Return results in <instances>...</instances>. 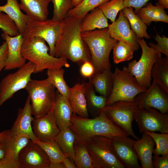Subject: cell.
<instances>
[{"mask_svg": "<svg viewBox=\"0 0 168 168\" xmlns=\"http://www.w3.org/2000/svg\"><path fill=\"white\" fill-rule=\"evenodd\" d=\"M0 168H19L17 161L5 157L0 159Z\"/></svg>", "mask_w": 168, "mask_h": 168, "instance_id": "c3c4849f", "label": "cell"}, {"mask_svg": "<svg viewBox=\"0 0 168 168\" xmlns=\"http://www.w3.org/2000/svg\"><path fill=\"white\" fill-rule=\"evenodd\" d=\"M82 36L89 49L94 74L110 70V54L118 41L110 36L108 28L82 32Z\"/></svg>", "mask_w": 168, "mask_h": 168, "instance_id": "277c9868", "label": "cell"}, {"mask_svg": "<svg viewBox=\"0 0 168 168\" xmlns=\"http://www.w3.org/2000/svg\"><path fill=\"white\" fill-rule=\"evenodd\" d=\"M88 78L96 92L107 98L113 86V72L110 70H105L94 73Z\"/></svg>", "mask_w": 168, "mask_h": 168, "instance_id": "d4e9b609", "label": "cell"}, {"mask_svg": "<svg viewBox=\"0 0 168 168\" xmlns=\"http://www.w3.org/2000/svg\"><path fill=\"white\" fill-rule=\"evenodd\" d=\"M8 54V46L5 41L0 45V74L6 65Z\"/></svg>", "mask_w": 168, "mask_h": 168, "instance_id": "bcb514c9", "label": "cell"}, {"mask_svg": "<svg viewBox=\"0 0 168 168\" xmlns=\"http://www.w3.org/2000/svg\"><path fill=\"white\" fill-rule=\"evenodd\" d=\"M18 68L5 77L0 82V107L16 92L25 88L34 73L35 66L28 61Z\"/></svg>", "mask_w": 168, "mask_h": 168, "instance_id": "30bf717a", "label": "cell"}, {"mask_svg": "<svg viewBox=\"0 0 168 168\" xmlns=\"http://www.w3.org/2000/svg\"><path fill=\"white\" fill-rule=\"evenodd\" d=\"M21 49L22 56L34 65V73L46 69H58L69 68L67 59L50 55L49 48L43 39L36 36H23Z\"/></svg>", "mask_w": 168, "mask_h": 168, "instance_id": "3957f363", "label": "cell"}, {"mask_svg": "<svg viewBox=\"0 0 168 168\" xmlns=\"http://www.w3.org/2000/svg\"><path fill=\"white\" fill-rule=\"evenodd\" d=\"M83 143L88 149L95 168H124L114 151L111 139L96 136Z\"/></svg>", "mask_w": 168, "mask_h": 168, "instance_id": "8992f818", "label": "cell"}, {"mask_svg": "<svg viewBox=\"0 0 168 168\" xmlns=\"http://www.w3.org/2000/svg\"><path fill=\"white\" fill-rule=\"evenodd\" d=\"M53 5V16L51 19L61 22L67 16L68 11L74 7L72 0H51Z\"/></svg>", "mask_w": 168, "mask_h": 168, "instance_id": "74e56055", "label": "cell"}, {"mask_svg": "<svg viewBox=\"0 0 168 168\" xmlns=\"http://www.w3.org/2000/svg\"><path fill=\"white\" fill-rule=\"evenodd\" d=\"M150 0H124L125 7H131L135 9L134 13L137 14L138 10L144 7Z\"/></svg>", "mask_w": 168, "mask_h": 168, "instance_id": "f6af8a7d", "label": "cell"}, {"mask_svg": "<svg viewBox=\"0 0 168 168\" xmlns=\"http://www.w3.org/2000/svg\"><path fill=\"white\" fill-rule=\"evenodd\" d=\"M142 133L140 139L135 140L134 149L140 161L141 168H153L152 157L155 142L150 135Z\"/></svg>", "mask_w": 168, "mask_h": 168, "instance_id": "44dd1931", "label": "cell"}, {"mask_svg": "<svg viewBox=\"0 0 168 168\" xmlns=\"http://www.w3.org/2000/svg\"><path fill=\"white\" fill-rule=\"evenodd\" d=\"M83 0H72V4L74 7L77 6L80 4Z\"/></svg>", "mask_w": 168, "mask_h": 168, "instance_id": "f5cc1de1", "label": "cell"}, {"mask_svg": "<svg viewBox=\"0 0 168 168\" xmlns=\"http://www.w3.org/2000/svg\"><path fill=\"white\" fill-rule=\"evenodd\" d=\"M82 21L67 16L61 22L54 52V57L68 59L79 66L86 61L91 63L89 49L82 36Z\"/></svg>", "mask_w": 168, "mask_h": 168, "instance_id": "6da1fadb", "label": "cell"}, {"mask_svg": "<svg viewBox=\"0 0 168 168\" xmlns=\"http://www.w3.org/2000/svg\"><path fill=\"white\" fill-rule=\"evenodd\" d=\"M0 29L11 36L19 34L17 28L13 20L6 14L0 11Z\"/></svg>", "mask_w": 168, "mask_h": 168, "instance_id": "60d3db41", "label": "cell"}, {"mask_svg": "<svg viewBox=\"0 0 168 168\" xmlns=\"http://www.w3.org/2000/svg\"><path fill=\"white\" fill-rule=\"evenodd\" d=\"M71 122L69 128L75 136L74 143H83L96 136L130 142L135 140L115 126L102 111L92 119L83 117L73 113Z\"/></svg>", "mask_w": 168, "mask_h": 168, "instance_id": "7a4b0ae2", "label": "cell"}, {"mask_svg": "<svg viewBox=\"0 0 168 168\" xmlns=\"http://www.w3.org/2000/svg\"><path fill=\"white\" fill-rule=\"evenodd\" d=\"M62 162L65 168H77L75 163L68 156L65 157Z\"/></svg>", "mask_w": 168, "mask_h": 168, "instance_id": "681fc988", "label": "cell"}, {"mask_svg": "<svg viewBox=\"0 0 168 168\" xmlns=\"http://www.w3.org/2000/svg\"><path fill=\"white\" fill-rule=\"evenodd\" d=\"M25 89L28 94L32 114L35 118L53 112L55 88L47 78L41 80L31 79Z\"/></svg>", "mask_w": 168, "mask_h": 168, "instance_id": "5b68a950", "label": "cell"}, {"mask_svg": "<svg viewBox=\"0 0 168 168\" xmlns=\"http://www.w3.org/2000/svg\"><path fill=\"white\" fill-rule=\"evenodd\" d=\"M20 7L32 20H47L49 15L48 6L51 0H20Z\"/></svg>", "mask_w": 168, "mask_h": 168, "instance_id": "7402d4cb", "label": "cell"}, {"mask_svg": "<svg viewBox=\"0 0 168 168\" xmlns=\"http://www.w3.org/2000/svg\"><path fill=\"white\" fill-rule=\"evenodd\" d=\"M73 161L77 168H95L88 149L84 143L74 144Z\"/></svg>", "mask_w": 168, "mask_h": 168, "instance_id": "836d02e7", "label": "cell"}, {"mask_svg": "<svg viewBox=\"0 0 168 168\" xmlns=\"http://www.w3.org/2000/svg\"><path fill=\"white\" fill-rule=\"evenodd\" d=\"M124 0H109L98 6L107 19L112 23L115 21L117 14L125 7Z\"/></svg>", "mask_w": 168, "mask_h": 168, "instance_id": "8d00e7d4", "label": "cell"}, {"mask_svg": "<svg viewBox=\"0 0 168 168\" xmlns=\"http://www.w3.org/2000/svg\"><path fill=\"white\" fill-rule=\"evenodd\" d=\"M109 0H83L78 5L70 10L67 16L82 21L86 15L95 8Z\"/></svg>", "mask_w": 168, "mask_h": 168, "instance_id": "d590c367", "label": "cell"}, {"mask_svg": "<svg viewBox=\"0 0 168 168\" xmlns=\"http://www.w3.org/2000/svg\"><path fill=\"white\" fill-rule=\"evenodd\" d=\"M32 126L35 136L38 140L42 142L54 140L60 131L53 112L41 117L34 118Z\"/></svg>", "mask_w": 168, "mask_h": 168, "instance_id": "e0dca14e", "label": "cell"}, {"mask_svg": "<svg viewBox=\"0 0 168 168\" xmlns=\"http://www.w3.org/2000/svg\"><path fill=\"white\" fill-rule=\"evenodd\" d=\"M145 6L140 8L136 14L146 25L150 26L152 21L168 23V16L164 8L158 5L154 6L150 2Z\"/></svg>", "mask_w": 168, "mask_h": 168, "instance_id": "484cf974", "label": "cell"}, {"mask_svg": "<svg viewBox=\"0 0 168 168\" xmlns=\"http://www.w3.org/2000/svg\"><path fill=\"white\" fill-rule=\"evenodd\" d=\"M34 118L32 116L30 100L28 96L24 107L18 110L16 119L9 130L10 135H25L33 141L37 140L32 128V123Z\"/></svg>", "mask_w": 168, "mask_h": 168, "instance_id": "2e32d148", "label": "cell"}, {"mask_svg": "<svg viewBox=\"0 0 168 168\" xmlns=\"http://www.w3.org/2000/svg\"><path fill=\"white\" fill-rule=\"evenodd\" d=\"M30 140L25 135H9L7 139L4 157L17 161L19 153Z\"/></svg>", "mask_w": 168, "mask_h": 168, "instance_id": "f546056e", "label": "cell"}, {"mask_svg": "<svg viewBox=\"0 0 168 168\" xmlns=\"http://www.w3.org/2000/svg\"><path fill=\"white\" fill-rule=\"evenodd\" d=\"M157 43L150 42L148 45L156 52L163 54L168 57V38L164 35L161 36L156 32L154 37Z\"/></svg>", "mask_w": 168, "mask_h": 168, "instance_id": "b9f144b4", "label": "cell"}, {"mask_svg": "<svg viewBox=\"0 0 168 168\" xmlns=\"http://www.w3.org/2000/svg\"><path fill=\"white\" fill-rule=\"evenodd\" d=\"M122 10L128 20L131 29L137 37H144L147 39L151 38L150 36L147 32V25L137 14L134 13L132 7H125Z\"/></svg>", "mask_w": 168, "mask_h": 168, "instance_id": "4dcf8cb0", "label": "cell"}, {"mask_svg": "<svg viewBox=\"0 0 168 168\" xmlns=\"http://www.w3.org/2000/svg\"><path fill=\"white\" fill-rule=\"evenodd\" d=\"M61 22L52 19L39 21L32 20L27 24L23 36H36L44 39L49 48V54L54 56L55 44L61 31Z\"/></svg>", "mask_w": 168, "mask_h": 168, "instance_id": "8fae6325", "label": "cell"}, {"mask_svg": "<svg viewBox=\"0 0 168 168\" xmlns=\"http://www.w3.org/2000/svg\"><path fill=\"white\" fill-rule=\"evenodd\" d=\"M156 5H158L164 8H168V0H158Z\"/></svg>", "mask_w": 168, "mask_h": 168, "instance_id": "816d5d0a", "label": "cell"}, {"mask_svg": "<svg viewBox=\"0 0 168 168\" xmlns=\"http://www.w3.org/2000/svg\"><path fill=\"white\" fill-rule=\"evenodd\" d=\"M138 107L135 101H118L106 105L101 111L118 128L137 140L139 138L133 131L132 123Z\"/></svg>", "mask_w": 168, "mask_h": 168, "instance_id": "9c48e42d", "label": "cell"}, {"mask_svg": "<svg viewBox=\"0 0 168 168\" xmlns=\"http://www.w3.org/2000/svg\"><path fill=\"white\" fill-rule=\"evenodd\" d=\"M108 29V33L112 38L124 43L134 52L140 48L137 36L131 29L128 20L122 10L120 11L118 19L109 25Z\"/></svg>", "mask_w": 168, "mask_h": 168, "instance_id": "9a60e30c", "label": "cell"}, {"mask_svg": "<svg viewBox=\"0 0 168 168\" xmlns=\"http://www.w3.org/2000/svg\"><path fill=\"white\" fill-rule=\"evenodd\" d=\"M154 140L156 145L153 154L156 156H165L168 154V133H158L155 132H147Z\"/></svg>", "mask_w": 168, "mask_h": 168, "instance_id": "ab89813d", "label": "cell"}, {"mask_svg": "<svg viewBox=\"0 0 168 168\" xmlns=\"http://www.w3.org/2000/svg\"><path fill=\"white\" fill-rule=\"evenodd\" d=\"M21 10L17 0H7L5 4L0 6V11L4 12L13 20L19 34L23 35L27 24L32 20Z\"/></svg>", "mask_w": 168, "mask_h": 168, "instance_id": "603a6c76", "label": "cell"}, {"mask_svg": "<svg viewBox=\"0 0 168 168\" xmlns=\"http://www.w3.org/2000/svg\"><path fill=\"white\" fill-rule=\"evenodd\" d=\"M53 113L59 131L70 127L73 113L72 109L68 100L57 91H55Z\"/></svg>", "mask_w": 168, "mask_h": 168, "instance_id": "ffe728a7", "label": "cell"}, {"mask_svg": "<svg viewBox=\"0 0 168 168\" xmlns=\"http://www.w3.org/2000/svg\"><path fill=\"white\" fill-rule=\"evenodd\" d=\"M19 168H48L51 162L43 149L30 140L19 152Z\"/></svg>", "mask_w": 168, "mask_h": 168, "instance_id": "5bb4252c", "label": "cell"}, {"mask_svg": "<svg viewBox=\"0 0 168 168\" xmlns=\"http://www.w3.org/2000/svg\"><path fill=\"white\" fill-rule=\"evenodd\" d=\"M64 70L62 68L48 69L47 78L56 88L57 91L68 100L70 96V87L67 85L64 78Z\"/></svg>", "mask_w": 168, "mask_h": 168, "instance_id": "1f68e13d", "label": "cell"}, {"mask_svg": "<svg viewBox=\"0 0 168 168\" xmlns=\"http://www.w3.org/2000/svg\"><path fill=\"white\" fill-rule=\"evenodd\" d=\"M1 37L7 42L8 48V57L4 69L9 70L22 66L26 60L22 56L21 52L23 35L19 34L16 36H11L3 32Z\"/></svg>", "mask_w": 168, "mask_h": 168, "instance_id": "ac0fdd59", "label": "cell"}, {"mask_svg": "<svg viewBox=\"0 0 168 168\" xmlns=\"http://www.w3.org/2000/svg\"><path fill=\"white\" fill-rule=\"evenodd\" d=\"M134 119L140 133L156 131L168 133V114L160 112L154 108H144L138 106Z\"/></svg>", "mask_w": 168, "mask_h": 168, "instance_id": "7c38bea8", "label": "cell"}, {"mask_svg": "<svg viewBox=\"0 0 168 168\" xmlns=\"http://www.w3.org/2000/svg\"><path fill=\"white\" fill-rule=\"evenodd\" d=\"M151 75L153 80L168 92V57L161 58L154 63Z\"/></svg>", "mask_w": 168, "mask_h": 168, "instance_id": "83f0119b", "label": "cell"}, {"mask_svg": "<svg viewBox=\"0 0 168 168\" xmlns=\"http://www.w3.org/2000/svg\"><path fill=\"white\" fill-rule=\"evenodd\" d=\"M48 168H65L62 162L56 163H51Z\"/></svg>", "mask_w": 168, "mask_h": 168, "instance_id": "f907efd6", "label": "cell"}, {"mask_svg": "<svg viewBox=\"0 0 168 168\" xmlns=\"http://www.w3.org/2000/svg\"><path fill=\"white\" fill-rule=\"evenodd\" d=\"M73 113L84 118H89L83 83H77L70 87L68 99Z\"/></svg>", "mask_w": 168, "mask_h": 168, "instance_id": "cb8c5ba5", "label": "cell"}, {"mask_svg": "<svg viewBox=\"0 0 168 168\" xmlns=\"http://www.w3.org/2000/svg\"><path fill=\"white\" fill-rule=\"evenodd\" d=\"M109 26L107 18L98 7L85 16L82 21L81 30L83 32L108 28Z\"/></svg>", "mask_w": 168, "mask_h": 168, "instance_id": "4316f807", "label": "cell"}, {"mask_svg": "<svg viewBox=\"0 0 168 168\" xmlns=\"http://www.w3.org/2000/svg\"><path fill=\"white\" fill-rule=\"evenodd\" d=\"M54 140L63 152L73 162L75 136L70 128L68 127L60 131Z\"/></svg>", "mask_w": 168, "mask_h": 168, "instance_id": "f1b7e54d", "label": "cell"}, {"mask_svg": "<svg viewBox=\"0 0 168 168\" xmlns=\"http://www.w3.org/2000/svg\"><path fill=\"white\" fill-rule=\"evenodd\" d=\"M113 50L114 62L116 64L129 61L133 58V51L122 41H118Z\"/></svg>", "mask_w": 168, "mask_h": 168, "instance_id": "f35d334b", "label": "cell"}, {"mask_svg": "<svg viewBox=\"0 0 168 168\" xmlns=\"http://www.w3.org/2000/svg\"><path fill=\"white\" fill-rule=\"evenodd\" d=\"M113 86L107 98L106 105L118 101H134L135 97L147 89L142 87L135 77L124 66L122 70L116 67L113 72Z\"/></svg>", "mask_w": 168, "mask_h": 168, "instance_id": "52a82bcc", "label": "cell"}, {"mask_svg": "<svg viewBox=\"0 0 168 168\" xmlns=\"http://www.w3.org/2000/svg\"><path fill=\"white\" fill-rule=\"evenodd\" d=\"M112 140L114 151L124 168H141L139 158L134 149L135 142Z\"/></svg>", "mask_w": 168, "mask_h": 168, "instance_id": "d6986e66", "label": "cell"}, {"mask_svg": "<svg viewBox=\"0 0 168 168\" xmlns=\"http://www.w3.org/2000/svg\"><path fill=\"white\" fill-rule=\"evenodd\" d=\"M94 66L91 62L86 61L81 66L80 72L84 77L89 78L94 74Z\"/></svg>", "mask_w": 168, "mask_h": 168, "instance_id": "7dc6e473", "label": "cell"}, {"mask_svg": "<svg viewBox=\"0 0 168 168\" xmlns=\"http://www.w3.org/2000/svg\"><path fill=\"white\" fill-rule=\"evenodd\" d=\"M34 142L39 145L45 152L51 162H62L67 156L62 151L57 142L54 140L47 142H42L37 140Z\"/></svg>", "mask_w": 168, "mask_h": 168, "instance_id": "e575fe53", "label": "cell"}, {"mask_svg": "<svg viewBox=\"0 0 168 168\" xmlns=\"http://www.w3.org/2000/svg\"><path fill=\"white\" fill-rule=\"evenodd\" d=\"M137 40L142 50L139 60L129 62L127 70L133 76L139 84L147 89L151 85L152 69L155 63L162 58L161 54L156 52L149 46L143 38L137 37Z\"/></svg>", "mask_w": 168, "mask_h": 168, "instance_id": "ba28073f", "label": "cell"}, {"mask_svg": "<svg viewBox=\"0 0 168 168\" xmlns=\"http://www.w3.org/2000/svg\"><path fill=\"white\" fill-rule=\"evenodd\" d=\"M152 164L153 168H168V154L161 156L154 155L152 157Z\"/></svg>", "mask_w": 168, "mask_h": 168, "instance_id": "ee69618b", "label": "cell"}, {"mask_svg": "<svg viewBox=\"0 0 168 168\" xmlns=\"http://www.w3.org/2000/svg\"><path fill=\"white\" fill-rule=\"evenodd\" d=\"M83 84L87 106H89L92 109L96 111L99 115L106 105L107 98L102 95H96L93 86L89 82H84Z\"/></svg>", "mask_w": 168, "mask_h": 168, "instance_id": "d6a6232c", "label": "cell"}, {"mask_svg": "<svg viewBox=\"0 0 168 168\" xmlns=\"http://www.w3.org/2000/svg\"><path fill=\"white\" fill-rule=\"evenodd\" d=\"M10 135V130H5L0 132V159L5 156L7 142Z\"/></svg>", "mask_w": 168, "mask_h": 168, "instance_id": "7bdbcfd3", "label": "cell"}, {"mask_svg": "<svg viewBox=\"0 0 168 168\" xmlns=\"http://www.w3.org/2000/svg\"><path fill=\"white\" fill-rule=\"evenodd\" d=\"M134 100L138 107L152 108L168 114V92L153 80L146 91L138 95Z\"/></svg>", "mask_w": 168, "mask_h": 168, "instance_id": "4fadbf2b", "label": "cell"}]
</instances>
